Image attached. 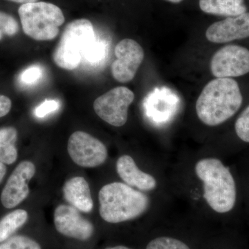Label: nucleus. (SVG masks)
Listing matches in <instances>:
<instances>
[{"instance_id":"bb28decb","label":"nucleus","mask_w":249,"mask_h":249,"mask_svg":"<svg viewBox=\"0 0 249 249\" xmlns=\"http://www.w3.org/2000/svg\"><path fill=\"white\" fill-rule=\"evenodd\" d=\"M13 2L19 3V4H27V3L36 2L37 0H8Z\"/></svg>"},{"instance_id":"6ab92c4d","label":"nucleus","mask_w":249,"mask_h":249,"mask_svg":"<svg viewBox=\"0 0 249 249\" xmlns=\"http://www.w3.org/2000/svg\"><path fill=\"white\" fill-rule=\"evenodd\" d=\"M0 249H42L35 240L23 235L14 236L0 245Z\"/></svg>"},{"instance_id":"cd10ccee","label":"nucleus","mask_w":249,"mask_h":249,"mask_svg":"<svg viewBox=\"0 0 249 249\" xmlns=\"http://www.w3.org/2000/svg\"><path fill=\"white\" fill-rule=\"evenodd\" d=\"M105 249H132L129 248V247H126V246L124 245H116L114 246V247H107V248Z\"/></svg>"},{"instance_id":"f257e3e1","label":"nucleus","mask_w":249,"mask_h":249,"mask_svg":"<svg viewBox=\"0 0 249 249\" xmlns=\"http://www.w3.org/2000/svg\"><path fill=\"white\" fill-rule=\"evenodd\" d=\"M243 101L238 83L217 78L204 87L196 102V115L208 126L219 125L235 115Z\"/></svg>"},{"instance_id":"20e7f679","label":"nucleus","mask_w":249,"mask_h":249,"mask_svg":"<svg viewBox=\"0 0 249 249\" xmlns=\"http://www.w3.org/2000/svg\"><path fill=\"white\" fill-rule=\"evenodd\" d=\"M18 14L24 34L37 41L55 39L65 20L58 6L45 1L22 4Z\"/></svg>"},{"instance_id":"2eb2a0df","label":"nucleus","mask_w":249,"mask_h":249,"mask_svg":"<svg viewBox=\"0 0 249 249\" xmlns=\"http://www.w3.org/2000/svg\"><path fill=\"white\" fill-rule=\"evenodd\" d=\"M203 12L214 16L235 17L247 12L245 0H199Z\"/></svg>"},{"instance_id":"b1692460","label":"nucleus","mask_w":249,"mask_h":249,"mask_svg":"<svg viewBox=\"0 0 249 249\" xmlns=\"http://www.w3.org/2000/svg\"><path fill=\"white\" fill-rule=\"evenodd\" d=\"M59 107L58 101L55 100H46L45 102L40 104L38 107L36 108L35 111L36 115L39 118L45 117L47 114L53 112L57 110Z\"/></svg>"},{"instance_id":"9b49d317","label":"nucleus","mask_w":249,"mask_h":249,"mask_svg":"<svg viewBox=\"0 0 249 249\" xmlns=\"http://www.w3.org/2000/svg\"><path fill=\"white\" fill-rule=\"evenodd\" d=\"M36 173L34 163L25 160L16 167L1 192V204L6 209H13L29 196V182Z\"/></svg>"},{"instance_id":"a878e982","label":"nucleus","mask_w":249,"mask_h":249,"mask_svg":"<svg viewBox=\"0 0 249 249\" xmlns=\"http://www.w3.org/2000/svg\"><path fill=\"white\" fill-rule=\"evenodd\" d=\"M6 168L4 163L0 162V183L4 178L5 175H6Z\"/></svg>"},{"instance_id":"1a4fd4ad","label":"nucleus","mask_w":249,"mask_h":249,"mask_svg":"<svg viewBox=\"0 0 249 249\" xmlns=\"http://www.w3.org/2000/svg\"><path fill=\"white\" fill-rule=\"evenodd\" d=\"M116 60L111 64L113 78L120 83L134 79L144 59V51L137 41L125 38L120 41L114 49Z\"/></svg>"},{"instance_id":"a211bd4d","label":"nucleus","mask_w":249,"mask_h":249,"mask_svg":"<svg viewBox=\"0 0 249 249\" xmlns=\"http://www.w3.org/2000/svg\"><path fill=\"white\" fill-rule=\"evenodd\" d=\"M145 249H193L186 242L171 235H160L147 242Z\"/></svg>"},{"instance_id":"f8f14e48","label":"nucleus","mask_w":249,"mask_h":249,"mask_svg":"<svg viewBox=\"0 0 249 249\" xmlns=\"http://www.w3.org/2000/svg\"><path fill=\"white\" fill-rule=\"evenodd\" d=\"M249 37V13L229 17L211 24L206 31V37L213 43H227Z\"/></svg>"},{"instance_id":"0eeeda50","label":"nucleus","mask_w":249,"mask_h":249,"mask_svg":"<svg viewBox=\"0 0 249 249\" xmlns=\"http://www.w3.org/2000/svg\"><path fill=\"white\" fill-rule=\"evenodd\" d=\"M69 155L76 164L83 168H96L107 160V147L89 134L77 131L70 136L67 145Z\"/></svg>"},{"instance_id":"ddd939ff","label":"nucleus","mask_w":249,"mask_h":249,"mask_svg":"<svg viewBox=\"0 0 249 249\" xmlns=\"http://www.w3.org/2000/svg\"><path fill=\"white\" fill-rule=\"evenodd\" d=\"M118 175L126 184L140 191H152L157 187L156 178L138 168L132 157L123 155L116 161Z\"/></svg>"},{"instance_id":"4468645a","label":"nucleus","mask_w":249,"mask_h":249,"mask_svg":"<svg viewBox=\"0 0 249 249\" xmlns=\"http://www.w3.org/2000/svg\"><path fill=\"white\" fill-rule=\"evenodd\" d=\"M64 196L72 206L83 213L93 209V201L88 181L82 177H75L66 181L63 186Z\"/></svg>"},{"instance_id":"7ed1b4c3","label":"nucleus","mask_w":249,"mask_h":249,"mask_svg":"<svg viewBox=\"0 0 249 249\" xmlns=\"http://www.w3.org/2000/svg\"><path fill=\"white\" fill-rule=\"evenodd\" d=\"M99 213L103 220L119 224L142 215L150 207V198L126 183L106 185L98 194Z\"/></svg>"},{"instance_id":"aec40b11","label":"nucleus","mask_w":249,"mask_h":249,"mask_svg":"<svg viewBox=\"0 0 249 249\" xmlns=\"http://www.w3.org/2000/svg\"><path fill=\"white\" fill-rule=\"evenodd\" d=\"M19 29L18 21L12 16L0 11V41L4 36H16Z\"/></svg>"},{"instance_id":"4be33fe9","label":"nucleus","mask_w":249,"mask_h":249,"mask_svg":"<svg viewBox=\"0 0 249 249\" xmlns=\"http://www.w3.org/2000/svg\"><path fill=\"white\" fill-rule=\"evenodd\" d=\"M235 129L239 139L242 142H249V106L237 118Z\"/></svg>"},{"instance_id":"c85d7f7f","label":"nucleus","mask_w":249,"mask_h":249,"mask_svg":"<svg viewBox=\"0 0 249 249\" xmlns=\"http://www.w3.org/2000/svg\"><path fill=\"white\" fill-rule=\"evenodd\" d=\"M165 1H170V2L175 3V4H178V3L181 2L183 0H165Z\"/></svg>"},{"instance_id":"5701e85b","label":"nucleus","mask_w":249,"mask_h":249,"mask_svg":"<svg viewBox=\"0 0 249 249\" xmlns=\"http://www.w3.org/2000/svg\"><path fill=\"white\" fill-rule=\"evenodd\" d=\"M42 76L40 67L34 65L26 69L19 76V80L22 84L31 85L35 84Z\"/></svg>"},{"instance_id":"393cba45","label":"nucleus","mask_w":249,"mask_h":249,"mask_svg":"<svg viewBox=\"0 0 249 249\" xmlns=\"http://www.w3.org/2000/svg\"><path fill=\"white\" fill-rule=\"evenodd\" d=\"M12 106L11 99L4 95H0V118L9 114Z\"/></svg>"},{"instance_id":"39448f33","label":"nucleus","mask_w":249,"mask_h":249,"mask_svg":"<svg viewBox=\"0 0 249 249\" xmlns=\"http://www.w3.org/2000/svg\"><path fill=\"white\" fill-rule=\"evenodd\" d=\"M94 39V29L89 19H75L69 23L54 50V62L63 70H75L81 62L85 49Z\"/></svg>"},{"instance_id":"f3484780","label":"nucleus","mask_w":249,"mask_h":249,"mask_svg":"<svg viewBox=\"0 0 249 249\" xmlns=\"http://www.w3.org/2000/svg\"><path fill=\"white\" fill-rule=\"evenodd\" d=\"M28 219V213L24 210L18 209L6 214L0 220V242H4L18 229L22 227Z\"/></svg>"},{"instance_id":"412c9836","label":"nucleus","mask_w":249,"mask_h":249,"mask_svg":"<svg viewBox=\"0 0 249 249\" xmlns=\"http://www.w3.org/2000/svg\"><path fill=\"white\" fill-rule=\"evenodd\" d=\"M105 52L104 44L95 38L85 49L83 58L90 63H96L104 57Z\"/></svg>"},{"instance_id":"dca6fc26","label":"nucleus","mask_w":249,"mask_h":249,"mask_svg":"<svg viewBox=\"0 0 249 249\" xmlns=\"http://www.w3.org/2000/svg\"><path fill=\"white\" fill-rule=\"evenodd\" d=\"M17 138L18 132L14 127L0 129V162L4 164H12L17 160Z\"/></svg>"},{"instance_id":"f03ea898","label":"nucleus","mask_w":249,"mask_h":249,"mask_svg":"<svg viewBox=\"0 0 249 249\" xmlns=\"http://www.w3.org/2000/svg\"><path fill=\"white\" fill-rule=\"evenodd\" d=\"M195 171L202 182L203 196L214 212L225 214L235 207L237 189L230 170L222 160L214 157L196 162Z\"/></svg>"},{"instance_id":"9d476101","label":"nucleus","mask_w":249,"mask_h":249,"mask_svg":"<svg viewBox=\"0 0 249 249\" xmlns=\"http://www.w3.org/2000/svg\"><path fill=\"white\" fill-rule=\"evenodd\" d=\"M53 221L58 232L76 240H88L94 231L93 224L82 217L73 206H58L54 212Z\"/></svg>"},{"instance_id":"6e6552de","label":"nucleus","mask_w":249,"mask_h":249,"mask_svg":"<svg viewBox=\"0 0 249 249\" xmlns=\"http://www.w3.org/2000/svg\"><path fill=\"white\" fill-rule=\"evenodd\" d=\"M211 71L216 78H231L249 73V50L242 46L229 45L214 54Z\"/></svg>"},{"instance_id":"423d86ee","label":"nucleus","mask_w":249,"mask_h":249,"mask_svg":"<svg viewBox=\"0 0 249 249\" xmlns=\"http://www.w3.org/2000/svg\"><path fill=\"white\" fill-rule=\"evenodd\" d=\"M134 100V93L125 87H117L96 98L95 112L102 120L114 127L127 123L128 108Z\"/></svg>"}]
</instances>
